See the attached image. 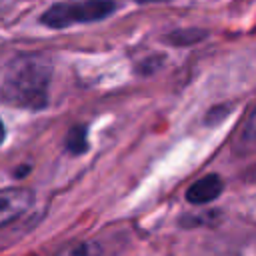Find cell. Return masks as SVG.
<instances>
[{
    "label": "cell",
    "instance_id": "5",
    "mask_svg": "<svg viewBox=\"0 0 256 256\" xmlns=\"http://www.w3.org/2000/svg\"><path fill=\"white\" fill-rule=\"evenodd\" d=\"M66 148L72 154H82L88 150V138H86V128L84 126H74L70 128L66 136Z\"/></svg>",
    "mask_w": 256,
    "mask_h": 256
},
{
    "label": "cell",
    "instance_id": "8",
    "mask_svg": "<svg viewBox=\"0 0 256 256\" xmlns=\"http://www.w3.org/2000/svg\"><path fill=\"white\" fill-rule=\"evenodd\" d=\"M4 136H6V130H4V124H2V120H0V142L4 140Z\"/></svg>",
    "mask_w": 256,
    "mask_h": 256
},
{
    "label": "cell",
    "instance_id": "7",
    "mask_svg": "<svg viewBox=\"0 0 256 256\" xmlns=\"http://www.w3.org/2000/svg\"><path fill=\"white\" fill-rule=\"evenodd\" d=\"M244 138H246V140H256V106H254V110L250 112V116H248V120H246Z\"/></svg>",
    "mask_w": 256,
    "mask_h": 256
},
{
    "label": "cell",
    "instance_id": "4",
    "mask_svg": "<svg viewBox=\"0 0 256 256\" xmlns=\"http://www.w3.org/2000/svg\"><path fill=\"white\" fill-rule=\"evenodd\" d=\"M222 188H224V184H222V180H220L218 174H206V176H202L200 180H196L188 188L186 200L190 204H196V206L208 204V202H212V200H216L220 196Z\"/></svg>",
    "mask_w": 256,
    "mask_h": 256
},
{
    "label": "cell",
    "instance_id": "1",
    "mask_svg": "<svg viewBox=\"0 0 256 256\" xmlns=\"http://www.w3.org/2000/svg\"><path fill=\"white\" fill-rule=\"evenodd\" d=\"M52 78V62L44 54H22L14 58L6 70L0 98L20 108L38 110L46 106L48 84Z\"/></svg>",
    "mask_w": 256,
    "mask_h": 256
},
{
    "label": "cell",
    "instance_id": "6",
    "mask_svg": "<svg viewBox=\"0 0 256 256\" xmlns=\"http://www.w3.org/2000/svg\"><path fill=\"white\" fill-rule=\"evenodd\" d=\"M202 38H206V30H176L172 34H168L164 40L170 44H178V46H186L192 42H200Z\"/></svg>",
    "mask_w": 256,
    "mask_h": 256
},
{
    "label": "cell",
    "instance_id": "2",
    "mask_svg": "<svg viewBox=\"0 0 256 256\" xmlns=\"http://www.w3.org/2000/svg\"><path fill=\"white\" fill-rule=\"evenodd\" d=\"M116 10L112 0H74L58 2L42 14V24L50 28H68L72 24L96 22L110 16Z\"/></svg>",
    "mask_w": 256,
    "mask_h": 256
},
{
    "label": "cell",
    "instance_id": "9",
    "mask_svg": "<svg viewBox=\"0 0 256 256\" xmlns=\"http://www.w3.org/2000/svg\"><path fill=\"white\" fill-rule=\"evenodd\" d=\"M136 2H140V4H142V2H166V0H136Z\"/></svg>",
    "mask_w": 256,
    "mask_h": 256
},
{
    "label": "cell",
    "instance_id": "3",
    "mask_svg": "<svg viewBox=\"0 0 256 256\" xmlns=\"http://www.w3.org/2000/svg\"><path fill=\"white\" fill-rule=\"evenodd\" d=\"M34 202V194L26 188L0 190V226L22 216Z\"/></svg>",
    "mask_w": 256,
    "mask_h": 256
}]
</instances>
